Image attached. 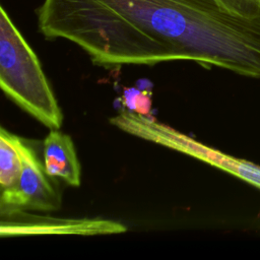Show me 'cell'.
Instances as JSON below:
<instances>
[{
  "label": "cell",
  "instance_id": "1",
  "mask_svg": "<svg viewBox=\"0 0 260 260\" xmlns=\"http://www.w3.org/2000/svg\"><path fill=\"white\" fill-rule=\"evenodd\" d=\"M40 32L106 68L190 60L260 78V0H44Z\"/></svg>",
  "mask_w": 260,
  "mask_h": 260
},
{
  "label": "cell",
  "instance_id": "2",
  "mask_svg": "<svg viewBox=\"0 0 260 260\" xmlns=\"http://www.w3.org/2000/svg\"><path fill=\"white\" fill-rule=\"evenodd\" d=\"M0 85L20 109L50 129L63 113L41 62L3 6L0 8Z\"/></svg>",
  "mask_w": 260,
  "mask_h": 260
},
{
  "label": "cell",
  "instance_id": "3",
  "mask_svg": "<svg viewBox=\"0 0 260 260\" xmlns=\"http://www.w3.org/2000/svg\"><path fill=\"white\" fill-rule=\"evenodd\" d=\"M10 135L20 153L22 166L17 183L1 189V216L26 210L52 212L60 209L61 195L49 180L44 162H41L34 147L21 137L13 133Z\"/></svg>",
  "mask_w": 260,
  "mask_h": 260
},
{
  "label": "cell",
  "instance_id": "4",
  "mask_svg": "<svg viewBox=\"0 0 260 260\" xmlns=\"http://www.w3.org/2000/svg\"><path fill=\"white\" fill-rule=\"evenodd\" d=\"M127 228L119 222L98 218H59L53 216L27 214L23 211L2 217L1 237L29 235H77L95 236L120 234Z\"/></svg>",
  "mask_w": 260,
  "mask_h": 260
},
{
  "label": "cell",
  "instance_id": "5",
  "mask_svg": "<svg viewBox=\"0 0 260 260\" xmlns=\"http://www.w3.org/2000/svg\"><path fill=\"white\" fill-rule=\"evenodd\" d=\"M175 150L195 157L260 189V166L208 146L182 132L174 139Z\"/></svg>",
  "mask_w": 260,
  "mask_h": 260
},
{
  "label": "cell",
  "instance_id": "6",
  "mask_svg": "<svg viewBox=\"0 0 260 260\" xmlns=\"http://www.w3.org/2000/svg\"><path fill=\"white\" fill-rule=\"evenodd\" d=\"M43 162L51 178H59L71 187L81 183V167L71 137L51 129L43 142Z\"/></svg>",
  "mask_w": 260,
  "mask_h": 260
},
{
  "label": "cell",
  "instance_id": "7",
  "mask_svg": "<svg viewBox=\"0 0 260 260\" xmlns=\"http://www.w3.org/2000/svg\"><path fill=\"white\" fill-rule=\"evenodd\" d=\"M11 132L0 128V186L7 189L14 186L21 173V156L11 139Z\"/></svg>",
  "mask_w": 260,
  "mask_h": 260
}]
</instances>
